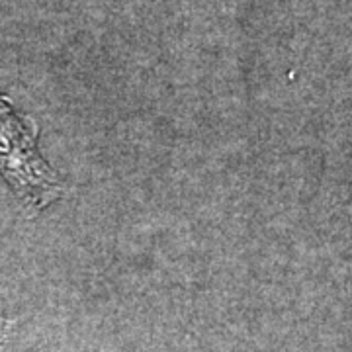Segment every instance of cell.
<instances>
[{"label":"cell","instance_id":"1","mask_svg":"<svg viewBox=\"0 0 352 352\" xmlns=\"http://www.w3.org/2000/svg\"><path fill=\"white\" fill-rule=\"evenodd\" d=\"M38 126L18 116L2 98V173L12 192L28 206L41 210L63 192L59 178L36 149Z\"/></svg>","mask_w":352,"mask_h":352}]
</instances>
